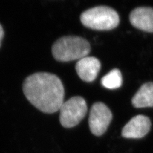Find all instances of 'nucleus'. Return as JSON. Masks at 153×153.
I'll list each match as a JSON object with an SVG mask.
<instances>
[{"label": "nucleus", "mask_w": 153, "mask_h": 153, "mask_svg": "<svg viewBox=\"0 0 153 153\" xmlns=\"http://www.w3.org/2000/svg\"><path fill=\"white\" fill-rule=\"evenodd\" d=\"M22 89L28 101L46 114L59 111L64 102L63 84L54 74L47 72L33 74L25 79Z\"/></svg>", "instance_id": "obj_1"}, {"label": "nucleus", "mask_w": 153, "mask_h": 153, "mask_svg": "<svg viewBox=\"0 0 153 153\" xmlns=\"http://www.w3.org/2000/svg\"><path fill=\"white\" fill-rule=\"evenodd\" d=\"M91 45L88 40L79 36H63L56 40L52 47L54 59L69 62L83 58L90 52Z\"/></svg>", "instance_id": "obj_2"}, {"label": "nucleus", "mask_w": 153, "mask_h": 153, "mask_svg": "<svg viewBox=\"0 0 153 153\" xmlns=\"http://www.w3.org/2000/svg\"><path fill=\"white\" fill-rule=\"evenodd\" d=\"M119 21L117 12L106 6L88 9L80 16V21L84 26L100 31L113 30L119 25Z\"/></svg>", "instance_id": "obj_3"}, {"label": "nucleus", "mask_w": 153, "mask_h": 153, "mask_svg": "<svg viewBox=\"0 0 153 153\" xmlns=\"http://www.w3.org/2000/svg\"><path fill=\"white\" fill-rule=\"evenodd\" d=\"M59 111L61 124L66 128H71L79 124L85 117L87 103L82 97H74L63 102Z\"/></svg>", "instance_id": "obj_4"}, {"label": "nucleus", "mask_w": 153, "mask_h": 153, "mask_svg": "<svg viewBox=\"0 0 153 153\" xmlns=\"http://www.w3.org/2000/svg\"><path fill=\"white\" fill-rule=\"evenodd\" d=\"M112 119V114L106 105L97 102L93 105L89 116L90 130L95 136H101L107 131Z\"/></svg>", "instance_id": "obj_5"}, {"label": "nucleus", "mask_w": 153, "mask_h": 153, "mask_svg": "<svg viewBox=\"0 0 153 153\" xmlns=\"http://www.w3.org/2000/svg\"><path fill=\"white\" fill-rule=\"evenodd\" d=\"M151 128L150 119L143 115H138L131 118L122 130L121 135L124 138L138 139L144 137Z\"/></svg>", "instance_id": "obj_6"}, {"label": "nucleus", "mask_w": 153, "mask_h": 153, "mask_svg": "<svg viewBox=\"0 0 153 153\" xmlns=\"http://www.w3.org/2000/svg\"><path fill=\"white\" fill-rule=\"evenodd\" d=\"M101 68V63L94 57H85L79 60L75 69L79 77L87 82L94 81Z\"/></svg>", "instance_id": "obj_7"}, {"label": "nucleus", "mask_w": 153, "mask_h": 153, "mask_svg": "<svg viewBox=\"0 0 153 153\" xmlns=\"http://www.w3.org/2000/svg\"><path fill=\"white\" fill-rule=\"evenodd\" d=\"M129 17L133 27L143 31L153 33V8L138 7L133 10Z\"/></svg>", "instance_id": "obj_8"}, {"label": "nucleus", "mask_w": 153, "mask_h": 153, "mask_svg": "<svg viewBox=\"0 0 153 153\" xmlns=\"http://www.w3.org/2000/svg\"><path fill=\"white\" fill-rule=\"evenodd\" d=\"M134 107H153V82L143 84L131 100Z\"/></svg>", "instance_id": "obj_9"}, {"label": "nucleus", "mask_w": 153, "mask_h": 153, "mask_svg": "<svg viewBox=\"0 0 153 153\" xmlns=\"http://www.w3.org/2000/svg\"><path fill=\"white\" fill-rule=\"evenodd\" d=\"M102 84L105 88L116 89L119 88L123 84V78L121 71L117 68L111 70L102 79Z\"/></svg>", "instance_id": "obj_10"}, {"label": "nucleus", "mask_w": 153, "mask_h": 153, "mask_svg": "<svg viewBox=\"0 0 153 153\" xmlns=\"http://www.w3.org/2000/svg\"><path fill=\"white\" fill-rule=\"evenodd\" d=\"M4 30L2 27V26L0 25V47H1V41L3 38L4 36Z\"/></svg>", "instance_id": "obj_11"}]
</instances>
